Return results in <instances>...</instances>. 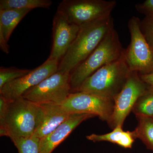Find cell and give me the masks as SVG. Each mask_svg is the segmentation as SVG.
Returning a JSON list of instances; mask_svg holds the SVG:
<instances>
[{
  "mask_svg": "<svg viewBox=\"0 0 153 153\" xmlns=\"http://www.w3.org/2000/svg\"><path fill=\"white\" fill-rule=\"evenodd\" d=\"M116 4L114 0H63L57 12L81 27L111 16Z\"/></svg>",
  "mask_w": 153,
  "mask_h": 153,
  "instance_id": "5b68a950",
  "label": "cell"
},
{
  "mask_svg": "<svg viewBox=\"0 0 153 153\" xmlns=\"http://www.w3.org/2000/svg\"><path fill=\"white\" fill-rule=\"evenodd\" d=\"M59 63L57 60L48 58L30 73L5 84L0 89V96L9 102L21 98L29 89L57 72Z\"/></svg>",
  "mask_w": 153,
  "mask_h": 153,
  "instance_id": "30bf717a",
  "label": "cell"
},
{
  "mask_svg": "<svg viewBox=\"0 0 153 153\" xmlns=\"http://www.w3.org/2000/svg\"><path fill=\"white\" fill-rule=\"evenodd\" d=\"M135 7L138 13L144 14L145 16H153V0H146L137 4Z\"/></svg>",
  "mask_w": 153,
  "mask_h": 153,
  "instance_id": "7402d4cb",
  "label": "cell"
},
{
  "mask_svg": "<svg viewBox=\"0 0 153 153\" xmlns=\"http://www.w3.org/2000/svg\"><path fill=\"white\" fill-rule=\"evenodd\" d=\"M60 105L70 114L93 115L108 123L113 111L114 101L93 94L78 91L69 94Z\"/></svg>",
  "mask_w": 153,
  "mask_h": 153,
  "instance_id": "9c48e42d",
  "label": "cell"
},
{
  "mask_svg": "<svg viewBox=\"0 0 153 153\" xmlns=\"http://www.w3.org/2000/svg\"><path fill=\"white\" fill-rule=\"evenodd\" d=\"M137 126L133 131L135 138L142 141L148 149L153 151V118L137 116Z\"/></svg>",
  "mask_w": 153,
  "mask_h": 153,
  "instance_id": "2e32d148",
  "label": "cell"
},
{
  "mask_svg": "<svg viewBox=\"0 0 153 153\" xmlns=\"http://www.w3.org/2000/svg\"><path fill=\"white\" fill-rule=\"evenodd\" d=\"M71 93L70 73L57 71L24 93L22 97L41 105H60Z\"/></svg>",
  "mask_w": 153,
  "mask_h": 153,
  "instance_id": "52a82bcc",
  "label": "cell"
},
{
  "mask_svg": "<svg viewBox=\"0 0 153 153\" xmlns=\"http://www.w3.org/2000/svg\"><path fill=\"white\" fill-rule=\"evenodd\" d=\"M41 105L44 111V118L34 135L40 139L54 131L71 115L60 105L47 104Z\"/></svg>",
  "mask_w": 153,
  "mask_h": 153,
  "instance_id": "4fadbf2b",
  "label": "cell"
},
{
  "mask_svg": "<svg viewBox=\"0 0 153 153\" xmlns=\"http://www.w3.org/2000/svg\"><path fill=\"white\" fill-rule=\"evenodd\" d=\"M44 117L41 105L23 97L9 102L7 112L0 120L1 136L9 137L12 140L33 136Z\"/></svg>",
  "mask_w": 153,
  "mask_h": 153,
  "instance_id": "6da1fadb",
  "label": "cell"
},
{
  "mask_svg": "<svg viewBox=\"0 0 153 153\" xmlns=\"http://www.w3.org/2000/svg\"><path fill=\"white\" fill-rule=\"evenodd\" d=\"M133 110L137 116L153 118V88L149 86L146 93L138 100Z\"/></svg>",
  "mask_w": 153,
  "mask_h": 153,
  "instance_id": "ac0fdd59",
  "label": "cell"
},
{
  "mask_svg": "<svg viewBox=\"0 0 153 153\" xmlns=\"http://www.w3.org/2000/svg\"><path fill=\"white\" fill-rule=\"evenodd\" d=\"M143 81L146 83L149 87L153 88V72L150 74L140 75Z\"/></svg>",
  "mask_w": 153,
  "mask_h": 153,
  "instance_id": "cb8c5ba5",
  "label": "cell"
},
{
  "mask_svg": "<svg viewBox=\"0 0 153 153\" xmlns=\"http://www.w3.org/2000/svg\"><path fill=\"white\" fill-rule=\"evenodd\" d=\"M140 28L144 37L153 51V16H145L140 20Z\"/></svg>",
  "mask_w": 153,
  "mask_h": 153,
  "instance_id": "44dd1931",
  "label": "cell"
},
{
  "mask_svg": "<svg viewBox=\"0 0 153 153\" xmlns=\"http://www.w3.org/2000/svg\"><path fill=\"white\" fill-rule=\"evenodd\" d=\"M86 138L94 142H109L126 149L131 148L135 139L133 131H124L121 126L116 127L109 133L104 134H91L87 136Z\"/></svg>",
  "mask_w": 153,
  "mask_h": 153,
  "instance_id": "9a60e30c",
  "label": "cell"
},
{
  "mask_svg": "<svg viewBox=\"0 0 153 153\" xmlns=\"http://www.w3.org/2000/svg\"><path fill=\"white\" fill-rule=\"evenodd\" d=\"M50 0H1L0 10H30L37 8L49 9Z\"/></svg>",
  "mask_w": 153,
  "mask_h": 153,
  "instance_id": "e0dca14e",
  "label": "cell"
},
{
  "mask_svg": "<svg viewBox=\"0 0 153 153\" xmlns=\"http://www.w3.org/2000/svg\"><path fill=\"white\" fill-rule=\"evenodd\" d=\"M52 45L49 59L60 62L77 36L80 27L56 12L53 20Z\"/></svg>",
  "mask_w": 153,
  "mask_h": 153,
  "instance_id": "8fae6325",
  "label": "cell"
},
{
  "mask_svg": "<svg viewBox=\"0 0 153 153\" xmlns=\"http://www.w3.org/2000/svg\"><path fill=\"white\" fill-rule=\"evenodd\" d=\"M32 70L20 69L16 67H0V89L7 83L30 73Z\"/></svg>",
  "mask_w": 153,
  "mask_h": 153,
  "instance_id": "ffe728a7",
  "label": "cell"
},
{
  "mask_svg": "<svg viewBox=\"0 0 153 153\" xmlns=\"http://www.w3.org/2000/svg\"><path fill=\"white\" fill-rule=\"evenodd\" d=\"M94 117L93 115L87 114H71L69 117L54 131L40 139V153H52L77 126L84 121Z\"/></svg>",
  "mask_w": 153,
  "mask_h": 153,
  "instance_id": "7c38bea8",
  "label": "cell"
},
{
  "mask_svg": "<svg viewBox=\"0 0 153 153\" xmlns=\"http://www.w3.org/2000/svg\"><path fill=\"white\" fill-rule=\"evenodd\" d=\"M149 87L137 72L131 71L122 89L114 98L113 111L108 122L111 127L122 126L138 100L146 93Z\"/></svg>",
  "mask_w": 153,
  "mask_h": 153,
  "instance_id": "ba28073f",
  "label": "cell"
},
{
  "mask_svg": "<svg viewBox=\"0 0 153 153\" xmlns=\"http://www.w3.org/2000/svg\"><path fill=\"white\" fill-rule=\"evenodd\" d=\"M8 103L9 101L0 96V120H1L4 116L7 109Z\"/></svg>",
  "mask_w": 153,
  "mask_h": 153,
  "instance_id": "603a6c76",
  "label": "cell"
},
{
  "mask_svg": "<svg viewBox=\"0 0 153 153\" xmlns=\"http://www.w3.org/2000/svg\"><path fill=\"white\" fill-rule=\"evenodd\" d=\"M114 28L111 16L80 27L75 40L59 62L57 71L70 73L93 52Z\"/></svg>",
  "mask_w": 153,
  "mask_h": 153,
  "instance_id": "7a4b0ae2",
  "label": "cell"
},
{
  "mask_svg": "<svg viewBox=\"0 0 153 153\" xmlns=\"http://www.w3.org/2000/svg\"><path fill=\"white\" fill-rule=\"evenodd\" d=\"M12 141L19 153H40V139L34 136Z\"/></svg>",
  "mask_w": 153,
  "mask_h": 153,
  "instance_id": "d6986e66",
  "label": "cell"
},
{
  "mask_svg": "<svg viewBox=\"0 0 153 153\" xmlns=\"http://www.w3.org/2000/svg\"><path fill=\"white\" fill-rule=\"evenodd\" d=\"M131 72L123 52L120 58L88 76L76 92H88L114 100L122 89Z\"/></svg>",
  "mask_w": 153,
  "mask_h": 153,
  "instance_id": "277c9868",
  "label": "cell"
},
{
  "mask_svg": "<svg viewBox=\"0 0 153 153\" xmlns=\"http://www.w3.org/2000/svg\"><path fill=\"white\" fill-rule=\"evenodd\" d=\"M30 10H0V48L10 53L8 43L13 31Z\"/></svg>",
  "mask_w": 153,
  "mask_h": 153,
  "instance_id": "5bb4252c",
  "label": "cell"
},
{
  "mask_svg": "<svg viewBox=\"0 0 153 153\" xmlns=\"http://www.w3.org/2000/svg\"><path fill=\"white\" fill-rule=\"evenodd\" d=\"M140 23L139 18L134 16L128 20L131 41L124 56L131 71L143 75L153 72V51L141 31Z\"/></svg>",
  "mask_w": 153,
  "mask_h": 153,
  "instance_id": "8992f818",
  "label": "cell"
},
{
  "mask_svg": "<svg viewBox=\"0 0 153 153\" xmlns=\"http://www.w3.org/2000/svg\"><path fill=\"white\" fill-rule=\"evenodd\" d=\"M124 50L117 31L114 28L93 52L70 72L71 93L76 92L84 80L96 71L120 58Z\"/></svg>",
  "mask_w": 153,
  "mask_h": 153,
  "instance_id": "3957f363",
  "label": "cell"
}]
</instances>
